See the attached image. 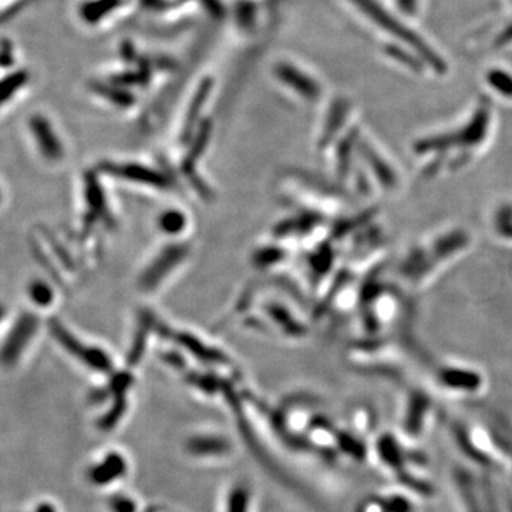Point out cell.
Segmentation results:
<instances>
[{
	"label": "cell",
	"mask_w": 512,
	"mask_h": 512,
	"mask_svg": "<svg viewBox=\"0 0 512 512\" xmlns=\"http://www.w3.org/2000/svg\"><path fill=\"white\" fill-rule=\"evenodd\" d=\"M46 0H0V28Z\"/></svg>",
	"instance_id": "4"
},
{
	"label": "cell",
	"mask_w": 512,
	"mask_h": 512,
	"mask_svg": "<svg viewBox=\"0 0 512 512\" xmlns=\"http://www.w3.org/2000/svg\"><path fill=\"white\" fill-rule=\"evenodd\" d=\"M37 330L36 318L30 315H23L13 326L12 333L6 339L2 349V359L6 363L16 362L22 355V350L28 348L30 340Z\"/></svg>",
	"instance_id": "3"
},
{
	"label": "cell",
	"mask_w": 512,
	"mask_h": 512,
	"mask_svg": "<svg viewBox=\"0 0 512 512\" xmlns=\"http://www.w3.org/2000/svg\"><path fill=\"white\" fill-rule=\"evenodd\" d=\"M30 82L32 74L25 64L8 72H0V113L12 106L29 89Z\"/></svg>",
	"instance_id": "2"
},
{
	"label": "cell",
	"mask_w": 512,
	"mask_h": 512,
	"mask_svg": "<svg viewBox=\"0 0 512 512\" xmlns=\"http://www.w3.org/2000/svg\"><path fill=\"white\" fill-rule=\"evenodd\" d=\"M26 126L40 156L45 158L47 163H60L66 151L56 123L50 119L49 114L43 111L32 113Z\"/></svg>",
	"instance_id": "1"
},
{
	"label": "cell",
	"mask_w": 512,
	"mask_h": 512,
	"mask_svg": "<svg viewBox=\"0 0 512 512\" xmlns=\"http://www.w3.org/2000/svg\"><path fill=\"white\" fill-rule=\"evenodd\" d=\"M3 316H5V311H3L2 306H0V320L3 319Z\"/></svg>",
	"instance_id": "6"
},
{
	"label": "cell",
	"mask_w": 512,
	"mask_h": 512,
	"mask_svg": "<svg viewBox=\"0 0 512 512\" xmlns=\"http://www.w3.org/2000/svg\"><path fill=\"white\" fill-rule=\"evenodd\" d=\"M30 298L39 306H47L53 302L52 289L45 284V282H36L30 286Z\"/></svg>",
	"instance_id": "5"
}]
</instances>
